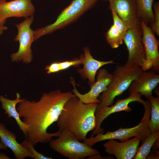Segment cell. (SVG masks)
Segmentation results:
<instances>
[{
  "label": "cell",
  "mask_w": 159,
  "mask_h": 159,
  "mask_svg": "<svg viewBox=\"0 0 159 159\" xmlns=\"http://www.w3.org/2000/svg\"><path fill=\"white\" fill-rule=\"evenodd\" d=\"M75 95L70 91L57 90L43 94L36 102L24 99L18 103L16 110L22 121L29 126L25 139L34 145L38 143L49 142L58 137L61 131L52 133L47 130L57 122L66 102Z\"/></svg>",
  "instance_id": "1"
},
{
  "label": "cell",
  "mask_w": 159,
  "mask_h": 159,
  "mask_svg": "<svg viewBox=\"0 0 159 159\" xmlns=\"http://www.w3.org/2000/svg\"><path fill=\"white\" fill-rule=\"evenodd\" d=\"M98 104L84 103L75 95L71 97L64 104L57 121L59 130L69 131L79 140L84 141L88 133L95 128Z\"/></svg>",
  "instance_id": "2"
},
{
  "label": "cell",
  "mask_w": 159,
  "mask_h": 159,
  "mask_svg": "<svg viewBox=\"0 0 159 159\" xmlns=\"http://www.w3.org/2000/svg\"><path fill=\"white\" fill-rule=\"evenodd\" d=\"M143 71L140 66L126 63L117 65L112 73V79L106 90L100 95V101L96 109V112L102 107L113 105L115 98L128 89L130 84Z\"/></svg>",
  "instance_id": "3"
},
{
  "label": "cell",
  "mask_w": 159,
  "mask_h": 159,
  "mask_svg": "<svg viewBox=\"0 0 159 159\" xmlns=\"http://www.w3.org/2000/svg\"><path fill=\"white\" fill-rule=\"evenodd\" d=\"M145 112L139 123L137 125L130 128H122L112 132L107 131L104 134L105 131L97 134L95 137L91 136L86 139L83 143L92 147L96 143L105 140L117 139L121 142L127 141L132 137H139L142 143L151 133L149 126L150 116L151 105L150 101L148 100L143 104Z\"/></svg>",
  "instance_id": "4"
},
{
  "label": "cell",
  "mask_w": 159,
  "mask_h": 159,
  "mask_svg": "<svg viewBox=\"0 0 159 159\" xmlns=\"http://www.w3.org/2000/svg\"><path fill=\"white\" fill-rule=\"evenodd\" d=\"M98 0H72L70 4L61 11L55 21L34 31V41L75 22L93 7Z\"/></svg>",
  "instance_id": "5"
},
{
  "label": "cell",
  "mask_w": 159,
  "mask_h": 159,
  "mask_svg": "<svg viewBox=\"0 0 159 159\" xmlns=\"http://www.w3.org/2000/svg\"><path fill=\"white\" fill-rule=\"evenodd\" d=\"M58 137L49 142L51 148L69 159H83L99 154L98 150L83 142H80L74 135L69 131H61Z\"/></svg>",
  "instance_id": "6"
},
{
  "label": "cell",
  "mask_w": 159,
  "mask_h": 159,
  "mask_svg": "<svg viewBox=\"0 0 159 159\" xmlns=\"http://www.w3.org/2000/svg\"><path fill=\"white\" fill-rule=\"evenodd\" d=\"M34 19V15H32L16 24L18 33L14 40L19 42V46L16 52L10 54L12 62L22 61L23 63L29 64L32 61L33 57L31 47L34 42V31L31 28V26Z\"/></svg>",
  "instance_id": "7"
},
{
  "label": "cell",
  "mask_w": 159,
  "mask_h": 159,
  "mask_svg": "<svg viewBox=\"0 0 159 159\" xmlns=\"http://www.w3.org/2000/svg\"><path fill=\"white\" fill-rule=\"evenodd\" d=\"M142 31V41L144 46L145 58L141 66L143 71L151 70L159 72V40L155 37L150 27L141 21Z\"/></svg>",
  "instance_id": "8"
},
{
  "label": "cell",
  "mask_w": 159,
  "mask_h": 159,
  "mask_svg": "<svg viewBox=\"0 0 159 159\" xmlns=\"http://www.w3.org/2000/svg\"><path fill=\"white\" fill-rule=\"evenodd\" d=\"M96 81L90 87V91L84 94H81L77 90L74 79L71 82L74 87L72 92L82 103L86 104L99 103L100 101L98 97L105 90L112 79V75L105 69H99L97 72Z\"/></svg>",
  "instance_id": "9"
},
{
  "label": "cell",
  "mask_w": 159,
  "mask_h": 159,
  "mask_svg": "<svg viewBox=\"0 0 159 159\" xmlns=\"http://www.w3.org/2000/svg\"><path fill=\"white\" fill-rule=\"evenodd\" d=\"M141 29H129L124 38L128 52L126 64L141 67L145 58Z\"/></svg>",
  "instance_id": "10"
},
{
  "label": "cell",
  "mask_w": 159,
  "mask_h": 159,
  "mask_svg": "<svg viewBox=\"0 0 159 159\" xmlns=\"http://www.w3.org/2000/svg\"><path fill=\"white\" fill-rule=\"evenodd\" d=\"M140 93H135L130 95L128 97L118 100L113 105L102 107L95 112L96 126L91 136L104 131V128L101 127V124L104 120L112 113L121 111L129 112L131 111L129 104L133 102H137L143 104L145 101L141 98Z\"/></svg>",
  "instance_id": "11"
},
{
  "label": "cell",
  "mask_w": 159,
  "mask_h": 159,
  "mask_svg": "<svg viewBox=\"0 0 159 159\" xmlns=\"http://www.w3.org/2000/svg\"><path fill=\"white\" fill-rule=\"evenodd\" d=\"M35 7L32 0H13L0 3V22L4 24L6 19L12 17H29L34 15Z\"/></svg>",
  "instance_id": "12"
},
{
  "label": "cell",
  "mask_w": 159,
  "mask_h": 159,
  "mask_svg": "<svg viewBox=\"0 0 159 159\" xmlns=\"http://www.w3.org/2000/svg\"><path fill=\"white\" fill-rule=\"evenodd\" d=\"M109 8L113 9L129 29H141L137 12L136 0H109Z\"/></svg>",
  "instance_id": "13"
},
{
  "label": "cell",
  "mask_w": 159,
  "mask_h": 159,
  "mask_svg": "<svg viewBox=\"0 0 159 159\" xmlns=\"http://www.w3.org/2000/svg\"><path fill=\"white\" fill-rule=\"evenodd\" d=\"M108 140L103 145L105 151L108 154L114 155L117 159L134 158L141 141L139 137L120 143L115 139Z\"/></svg>",
  "instance_id": "14"
},
{
  "label": "cell",
  "mask_w": 159,
  "mask_h": 159,
  "mask_svg": "<svg viewBox=\"0 0 159 159\" xmlns=\"http://www.w3.org/2000/svg\"><path fill=\"white\" fill-rule=\"evenodd\" d=\"M159 83V75L153 70L142 71L132 82L128 88L130 95L140 93L147 98Z\"/></svg>",
  "instance_id": "15"
},
{
  "label": "cell",
  "mask_w": 159,
  "mask_h": 159,
  "mask_svg": "<svg viewBox=\"0 0 159 159\" xmlns=\"http://www.w3.org/2000/svg\"><path fill=\"white\" fill-rule=\"evenodd\" d=\"M83 50L84 54H82L80 58L82 61L83 67L82 68H78L77 72L83 80H88V85L90 88L95 82V76L99 69L102 66L114 63L112 60L103 61L95 59L91 55L89 48L85 47Z\"/></svg>",
  "instance_id": "16"
},
{
  "label": "cell",
  "mask_w": 159,
  "mask_h": 159,
  "mask_svg": "<svg viewBox=\"0 0 159 159\" xmlns=\"http://www.w3.org/2000/svg\"><path fill=\"white\" fill-rule=\"evenodd\" d=\"M16 136L13 132L9 131L3 123H0V140L13 153L16 159H24L29 157L34 159L30 151L18 143Z\"/></svg>",
  "instance_id": "17"
},
{
  "label": "cell",
  "mask_w": 159,
  "mask_h": 159,
  "mask_svg": "<svg viewBox=\"0 0 159 159\" xmlns=\"http://www.w3.org/2000/svg\"><path fill=\"white\" fill-rule=\"evenodd\" d=\"M16 98L15 100L9 99L5 97L0 95V102L4 113L8 115L9 117L14 118L16 121L20 129L25 135L29 128V126L23 122L20 119L16 110V106L19 102L23 101L24 98L21 99L20 94L16 93Z\"/></svg>",
  "instance_id": "18"
},
{
  "label": "cell",
  "mask_w": 159,
  "mask_h": 159,
  "mask_svg": "<svg viewBox=\"0 0 159 159\" xmlns=\"http://www.w3.org/2000/svg\"><path fill=\"white\" fill-rule=\"evenodd\" d=\"M154 0H136L137 13L141 21L150 26L155 21V14L152 9Z\"/></svg>",
  "instance_id": "19"
},
{
  "label": "cell",
  "mask_w": 159,
  "mask_h": 159,
  "mask_svg": "<svg viewBox=\"0 0 159 159\" xmlns=\"http://www.w3.org/2000/svg\"><path fill=\"white\" fill-rule=\"evenodd\" d=\"M159 139V131L151 132L138 148L134 159H145L150 153L154 144Z\"/></svg>",
  "instance_id": "20"
},
{
  "label": "cell",
  "mask_w": 159,
  "mask_h": 159,
  "mask_svg": "<svg viewBox=\"0 0 159 159\" xmlns=\"http://www.w3.org/2000/svg\"><path fill=\"white\" fill-rule=\"evenodd\" d=\"M147 99L150 102L151 105V119L150 120L149 126L151 132L159 131V95L156 97L152 95Z\"/></svg>",
  "instance_id": "21"
},
{
  "label": "cell",
  "mask_w": 159,
  "mask_h": 159,
  "mask_svg": "<svg viewBox=\"0 0 159 159\" xmlns=\"http://www.w3.org/2000/svg\"><path fill=\"white\" fill-rule=\"evenodd\" d=\"M105 37L107 42L112 48H117L123 42L118 30L114 24L106 32Z\"/></svg>",
  "instance_id": "22"
},
{
  "label": "cell",
  "mask_w": 159,
  "mask_h": 159,
  "mask_svg": "<svg viewBox=\"0 0 159 159\" xmlns=\"http://www.w3.org/2000/svg\"><path fill=\"white\" fill-rule=\"evenodd\" d=\"M112 14L113 24L118 30L121 40L123 42L124 38L129 29L125 23L119 16L114 10H111Z\"/></svg>",
  "instance_id": "23"
},
{
  "label": "cell",
  "mask_w": 159,
  "mask_h": 159,
  "mask_svg": "<svg viewBox=\"0 0 159 159\" xmlns=\"http://www.w3.org/2000/svg\"><path fill=\"white\" fill-rule=\"evenodd\" d=\"M20 144L24 148L29 149L32 154L34 159H52V157L45 156L43 154L37 152L35 149L34 145L25 139Z\"/></svg>",
  "instance_id": "24"
},
{
  "label": "cell",
  "mask_w": 159,
  "mask_h": 159,
  "mask_svg": "<svg viewBox=\"0 0 159 159\" xmlns=\"http://www.w3.org/2000/svg\"><path fill=\"white\" fill-rule=\"evenodd\" d=\"M59 71H61L67 69L71 66L74 67H79L82 64L81 59L80 58H74L70 60H66L62 62H57Z\"/></svg>",
  "instance_id": "25"
},
{
  "label": "cell",
  "mask_w": 159,
  "mask_h": 159,
  "mask_svg": "<svg viewBox=\"0 0 159 159\" xmlns=\"http://www.w3.org/2000/svg\"><path fill=\"white\" fill-rule=\"evenodd\" d=\"M155 14V21L150 27L154 34L159 35V2H156L153 5Z\"/></svg>",
  "instance_id": "26"
},
{
  "label": "cell",
  "mask_w": 159,
  "mask_h": 159,
  "mask_svg": "<svg viewBox=\"0 0 159 159\" xmlns=\"http://www.w3.org/2000/svg\"><path fill=\"white\" fill-rule=\"evenodd\" d=\"M7 27L0 22V35H2L4 31L7 30Z\"/></svg>",
  "instance_id": "27"
},
{
  "label": "cell",
  "mask_w": 159,
  "mask_h": 159,
  "mask_svg": "<svg viewBox=\"0 0 159 159\" xmlns=\"http://www.w3.org/2000/svg\"><path fill=\"white\" fill-rule=\"evenodd\" d=\"M10 158L6 154L2 153H0V159H10Z\"/></svg>",
  "instance_id": "28"
},
{
  "label": "cell",
  "mask_w": 159,
  "mask_h": 159,
  "mask_svg": "<svg viewBox=\"0 0 159 159\" xmlns=\"http://www.w3.org/2000/svg\"><path fill=\"white\" fill-rule=\"evenodd\" d=\"M7 147L0 140V149H6Z\"/></svg>",
  "instance_id": "29"
},
{
  "label": "cell",
  "mask_w": 159,
  "mask_h": 159,
  "mask_svg": "<svg viewBox=\"0 0 159 159\" xmlns=\"http://www.w3.org/2000/svg\"><path fill=\"white\" fill-rule=\"evenodd\" d=\"M6 0H0V3L4 1H6Z\"/></svg>",
  "instance_id": "30"
},
{
  "label": "cell",
  "mask_w": 159,
  "mask_h": 159,
  "mask_svg": "<svg viewBox=\"0 0 159 159\" xmlns=\"http://www.w3.org/2000/svg\"><path fill=\"white\" fill-rule=\"evenodd\" d=\"M108 0V1H109V0Z\"/></svg>",
  "instance_id": "31"
}]
</instances>
